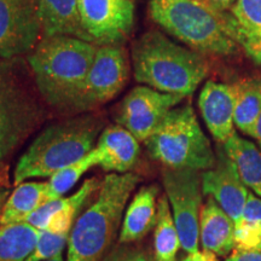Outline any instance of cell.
Returning a JSON list of instances; mask_svg holds the SVG:
<instances>
[{
  "mask_svg": "<svg viewBox=\"0 0 261 261\" xmlns=\"http://www.w3.org/2000/svg\"><path fill=\"white\" fill-rule=\"evenodd\" d=\"M98 45L73 37H44L27 62L37 89L47 106L74 114Z\"/></svg>",
  "mask_w": 261,
  "mask_h": 261,
  "instance_id": "cell-1",
  "label": "cell"
},
{
  "mask_svg": "<svg viewBox=\"0 0 261 261\" xmlns=\"http://www.w3.org/2000/svg\"><path fill=\"white\" fill-rule=\"evenodd\" d=\"M148 14L166 33L207 57H233L242 50L240 24L230 11L198 0H149Z\"/></svg>",
  "mask_w": 261,
  "mask_h": 261,
  "instance_id": "cell-2",
  "label": "cell"
},
{
  "mask_svg": "<svg viewBox=\"0 0 261 261\" xmlns=\"http://www.w3.org/2000/svg\"><path fill=\"white\" fill-rule=\"evenodd\" d=\"M139 181V175L130 172L103 178L97 196L71 228L67 261L104 260L115 247L127 202Z\"/></svg>",
  "mask_w": 261,
  "mask_h": 261,
  "instance_id": "cell-3",
  "label": "cell"
},
{
  "mask_svg": "<svg viewBox=\"0 0 261 261\" xmlns=\"http://www.w3.org/2000/svg\"><path fill=\"white\" fill-rule=\"evenodd\" d=\"M137 83L163 93L190 96L210 74V62L200 52L175 44L159 31H149L132 47Z\"/></svg>",
  "mask_w": 261,
  "mask_h": 261,
  "instance_id": "cell-4",
  "label": "cell"
},
{
  "mask_svg": "<svg viewBox=\"0 0 261 261\" xmlns=\"http://www.w3.org/2000/svg\"><path fill=\"white\" fill-rule=\"evenodd\" d=\"M106 120L93 112L77 114L47 126L18 160L14 184L50 178L60 169L85 158L97 143Z\"/></svg>",
  "mask_w": 261,
  "mask_h": 261,
  "instance_id": "cell-5",
  "label": "cell"
},
{
  "mask_svg": "<svg viewBox=\"0 0 261 261\" xmlns=\"http://www.w3.org/2000/svg\"><path fill=\"white\" fill-rule=\"evenodd\" d=\"M44 103L28 62L0 58V161L45 121Z\"/></svg>",
  "mask_w": 261,
  "mask_h": 261,
  "instance_id": "cell-6",
  "label": "cell"
},
{
  "mask_svg": "<svg viewBox=\"0 0 261 261\" xmlns=\"http://www.w3.org/2000/svg\"><path fill=\"white\" fill-rule=\"evenodd\" d=\"M145 145L149 155L166 168L203 172L217 163L211 140L190 104L173 108Z\"/></svg>",
  "mask_w": 261,
  "mask_h": 261,
  "instance_id": "cell-7",
  "label": "cell"
},
{
  "mask_svg": "<svg viewBox=\"0 0 261 261\" xmlns=\"http://www.w3.org/2000/svg\"><path fill=\"white\" fill-rule=\"evenodd\" d=\"M162 184L178 228L181 248L188 254L198 252L203 196L201 172L163 167Z\"/></svg>",
  "mask_w": 261,
  "mask_h": 261,
  "instance_id": "cell-8",
  "label": "cell"
},
{
  "mask_svg": "<svg viewBox=\"0 0 261 261\" xmlns=\"http://www.w3.org/2000/svg\"><path fill=\"white\" fill-rule=\"evenodd\" d=\"M130 64L122 45H99L74 115L91 113L121 92L129 79Z\"/></svg>",
  "mask_w": 261,
  "mask_h": 261,
  "instance_id": "cell-9",
  "label": "cell"
},
{
  "mask_svg": "<svg viewBox=\"0 0 261 261\" xmlns=\"http://www.w3.org/2000/svg\"><path fill=\"white\" fill-rule=\"evenodd\" d=\"M185 97L163 93L149 86H137L121 100L115 114L117 125L145 143L173 108Z\"/></svg>",
  "mask_w": 261,
  "mask_h": 261,
  "instance_id": "cell-10",
  "label": "cell"
},
{
  "mask_svg": "<svg viewBox=\"0 0 261 261\" xmlns=\"http://www.w3.org/2000/svg\"><path fill=\"white\" fill-rule=\"evenodd\" d=\"M41 37L37 0H0V58L29 55Z\"/></svg>",
  "mask_w": 261,
  "mask_h": 261,
  "instance_id": "cell-11",
  "label": "cell"
},
{
  "mask_svg": "<svg viewBox=\"0 0 261 261\" xmlns=\"http://www.w3.org/2000/svg\"><path fill=\"white\" fill-rule=\"evenodd\" d=\"M137 0H79L84 29L98 45H122L135 25Z\"/></svg>",
  "mask_w": 261,
  "mask_h": 261,
  "instance_id": "cell-12",
  "label": "cell"
},
{
  "mask_svg": "<svg viewBox=\"0 0 261 261\" xmlns=\"http://www.w3.org/2000/svg\"><path fill=\"white\" fill-rule=\"evenodd\" d=\"M217 163L213 168L201 172L202 190L220 205L233 223L240 219L249 190L241 180L236 165L224 148L218 145Z\"/></svg>",
  "mask_w": 261,
  "mask_h": 261,
  "instance_id": "cell-13",
  "label": "cell"
},
{
  "mask_svg": "<svg viewBox=\"0 0 261 261\" xmlns=\"http://www.w3.org/2000/svg\"><path fill=\"white\" fill-rule=\"evenodd\" d=\"M99 187L97 178L87 179L75 194L46 202L25 218L24 223L48 232L70 233L83 207Z\"/></svg>",
  "mask_w": 261,
  "mask_h": 261,
  "instance_id": "cell-14",
  "label": "cell"
},
{
  "mask_svg": "<svg viewBox=\"0 0 261 261\" xmlns=\"http://www.w3.org/2000/svg\"><path fill=\"white\" fill-rule=\"evenodd\" d=\"M198 108L208 130L223 145L236 132L234 129V91L227 85L208 80L198 97Z\"/></svg>",
  "mask_w": 261,
  "mask_h": 261,
  "instance_id": "cell-15",
  "label": "cell"
},
{
  "mask_svg": "<svg viewBox=\"0 0 261 261\" xmlns=\"http://www.w3.org/2000/svg\"><path fill=\"white\" fill-rule=\"evenodd\" d=\"M139 143V140L122 126L106 127L93 148L97 166L107 172L128 173L138 162Z\"/></svg>",
  "mask_w": 261,
  "mask_h": 261,
  "instance_id": "cell-16",
  "label": "cell"
},
{
  "mask_svg": "<svg viewBox=\"0 0 261 261\" xmlns=\"http://www.w3.org/2000/svg\"><path fill=\"white\" fill-rule=\"evenodd\" d=\"M158 185H146L136 192L126 208L119 234V243H133L144 238L158 219Z\"/></svg>",
  "mask_w": 261,
  "mask_h": 261,
  "instance_id": "cell-17",
  "label": "cell"
},
{
  "mask_svg": "<svg viewBox=\"0 0 261 261\" xmlns=\"http://www.w3.org/2000/svg\"><path fill=\"white\" fill-rule=\"evenodd\" d=\"M202 249L217 256H228L234 250V223L214 198L207 196L200 217Z\"/></svg>",
  "mask_w": 261,
  "mask_h": 261,
  "instance_id": "cell-18",
  "label": "cell"
},
{
  "mask_svg": "<svg viewBox=\"0 0 261 261\" xmlns=\"http://www.w3.org/2000/svg\"><path fill=\"white\" fill-rule=\"evenodd\" d=\"M42 37H73L91 41L81 21L79 0H37ZM94 44V42H93Z\"/></svg>",
  "mask_w": 261,
  "mask_h": 261,
  "instance_id": "cell-19",
  "label": "cell"
},
{
  "mask_svg": "<svg viewBox=\"0 0 261 261\" xmlns=\"http://www.w3.org/2000/svg\"><path fill=\"white\" fill-rule=\"evenodd\" d=\"M221 146L236 165L241 180L248 190L261 198V151L257 146L237 132Z\"/></svg>",
  "mask_w": 261,
  "mask_h": 261,
  "instance_id": "cell-20",
  "label": "cell"
},
{
  "mask_svg": "<svg viewBox=\"0 0 261 261\" xmlns=\"http://www.w3.org/2000/svg\"><path fill=\"white\" fill-rule=\"evenodd\" d=\"M46 202L47 182H21L6 198L0 213V224L22 223Z\"/></svg>",
  "mask_w": 261,
  "mask_h": 261,
  "instance_id": "cell-21",
  "label": "cell"
},
{
  "mask_svg": "<svg viewBox=\"0 0 261 261\" xmlns=\"http://www.w3.org/2000/svg\"><path fill=\"white\" fill-rule=\"evenodd\" d=\"M234 91V126L252 137L261 113V79L243 77L232 84Z\"/></svg>",
  "mask_w": 261,
  "mask_h": 261,
  "instance_id": "cell-22",
  "label": "cell"
},
{
  "mask_svg": "<svg viewBox=\"0 0 261 261\" xmlns=\"http://www.w3.org/2000/svg\"><path fill=\"white\" fill-rule=\"evenodd\" d=\"M40 230L24 223L0 224V261H27L37 247Z\"/></svg>",
  "mask_w": 261,
  "mask_h": 261,
  "instance_id": "cell-23",
  "label": "cell"
},
{
  "mask_svg": "<svg viewBox=\"0 0 261 261\" xmlns=\"http://www.w3.org/2000/svg\"><path fill=\"white\" fill-rule=\"evenodd\" d=\"M181 248L178 228L173 219L166 195L159 198L158 219L154 231V257L156 261H177Z\"/></svg>",
  "mask_w": 261,
  "mask_h": 261,
  "instance_id": "cell-24",
  "label": "cell"
},
{
  "mask_svg": "<svg viewBox=\"0 0 261 261\" xmlns=\"http://www.w3.org/2000/svg\"><path fill=\"white\" fill-rule=\"evenodd\" d=\"M234 249L261 252V198L250 191L242 214L234 223Z\"/></svg>",
  "mask_w": 261,
  "mask_h": 261,
  "instance_id": "cell-25",
  "label": "cell"
},
{
  "mask_svg": "<svg viewBox=\"0 0 261 261\" xmlns=\"http://www.w3.org/2000/svg\"><path fill=\"white\" fill-rule=\"evenodd\" d=\"M94 166H97V159L92 150L79 161L71 163L51 175L47 181V202L63 197L77 184L85 173Z\"/></svg>",
  "mask_w": 261,
  "mask_h": 261,
  "instance_id": "cell-26",
  "label": "cell"
},
{
  "mask_svg": "<svg viewBox=\"0 0 261 261\" xmlns=\"http://www.w3.org/2000/svg\"><path fill=\"white\" fill-rule=\"evenodd\" d=\"M230 12L246 34L261 40V0H236Z\"/></svg>",
  "mask_w": 261,
  "mask_h": 261,
  "instance_id": "cell-27",
  "label": "cell"
},
{
  "mask_svg": "<svg viewBox=\"0 0 261 261\" xmlns=\"http://www.w3.org/2000/svg\"><path fill=\"white\" fill-rule=\"evenodd\" d=\"M70 233H54L40 230L34 252L27 261H47L63 255L64 248L68 247Z\"/></svg>",
  "mask_w": 261,
  "mask_h": 261,
  "instance_id": "cell-28",
  "label": "cell"
},
{
  "mask_svg": "<svg viewBox=\"0 0 261 261\" xmlns=\"http://www.w3.org/2000/svg\"><path fill=\"white\" fill-rule=\"evenodd\" d=\"M103 261H148V255L130 243H119Z\"/></svg>",
  "mask_w": 261,
  "mask_h": 261,
  "instance_id": "cell-29",
  "label": "cell"
},
{
  "mask_svg": "<svg viewBox=\"0 0 261 261\" xmlns=\"http://www.w3.org/2000/svg\"><path fill=\"white\" fill-rule=\"evenodd\" d=\"M238 41H240L241 47L246 52L247 56L252 58L256 64H259L261 67V40L246 34L240 27V38H238Z\"/></svg>",
  "mask_w": 261,
  "mask_h": 261,
  "instance_id": "cell-30",
  "label": "cell"
},
{
  "mask_svg": "<svg viewBox=\"0 0 261 261\" xmlns=\"http://www.w3.org/2000/svg\"><path fill=\"white\" fill-rule=\"evenodd\" d=\"M226 261H261V252H243L234 249Z\"/></svg>",
  "mask_w": 261,
  "mask_h": 261,
  "instance_id": "cell-31",
  "label": "cell"
},
{
  "mask_svg": "<svg viewBox=\"0 0 261 261\" xmlns=\"http://www.w3.org/2000/svg\"><path fill=\"white\" fill-rule=\"evenodd\" d=\"M198 2L218 11H230L236 0H198Z\"/></svg>",
  "mask_w": 261,
  "mask_h": 261,
  "instance_id": "cell-32",
  "label": "cell"
},
{
  "mask_svg": "<svg viewBox=\"0 0 261 261\" xmlns=\"http://www.w3.org/2000/svg\"><path fill=\"white\" fill-rule=\"evenodd\" d=\"M181 261H219L215 254L207 250H198V252L188 254V256Z\"/></svg>",
  "mask_w": 261,
  "mask_h": 261,
  "instance_id": "cell-33",
  "label": "cell"
},
{
  "mask_svg": "<svg viewBox=\"0 0 261 261\" xmlns=\"http://www.w3.org/2000/svg\"><path fill=\"white\" fill-rule=\"evenodd\" d=\"M9 187V166L5 162L0 161V192L4 191Z\"/></svg>",
  "mask_w": 261,
  "mask_h": 261,
  "instance_id": "cell-34",
  "label": "cell"
},
{
  "mask_svg": "<svg viewBox=\"0 0 261 261\" xmlns=\"http://www.w3.org/2000/svg\"><path fill=\"white\" fill-rule=\"evenodd\" d=\"M252 138H254V139L256 140V143H257V144H259L260 149H261V113H260L259 117H257V120H256V122H255V126H254Z\"/></svg>",
  "mask_w": 261,
  "mask_h": 261,
  "instance_id": "cell-35",
  "label": "cell"
},
{
  "mask_svg": "<svg viewBox=\"0 0 261 261\" xmlns=\"http://www.w3.org/2000/svg\"><path fill=\"white\" fill-rule=\"evenodd\" d=\"M9 196V191L8 190H4L0 192V213H2V210H3V205H4L6 198H8Z\"/></svg>",
  "mask_w": 261,
  "mask_h": 261,
  "instance_id": "cell-36",
  "label": "cell"
},
{
  "mask_svg": "<svg viewBox=\"0 0 261 261\" xmlns=\"http://www.w3.org/2000/svg\"><path fill=\"white\" fill-rule=\"evenodd\" d=\"M47 261H64V259H63V255H62V256L55 257V259H51V260H47Z\"/></svg>",
  "mask_w": 261,
  "mask_h": 261,
  "instance_id": "cell-37",
  "label": "cell"
},
{
  "mask_svg": "<svg viewBox=\"0 0 261 261\" xmlns=\"http://www.w3.org/2000/svg\"><path fill=\"white\" fill-rule=\"evenodd\" d=\"M148 261H156L154 255H148Z\"/></svg>",
  "mask_w": 261,
  "mask_h": 261,
  "instance_id": "cell-38",
  "label": "cell"
}]
</instances>
